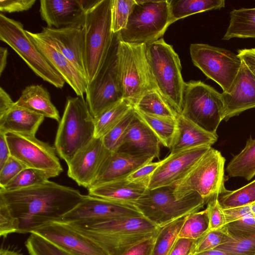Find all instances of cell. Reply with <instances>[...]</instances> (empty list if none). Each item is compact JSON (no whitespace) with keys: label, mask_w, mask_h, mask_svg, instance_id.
<instances>
[{"label":"cell","mask_w":255,"mask_h":255,"mask_svg":"<svg viewBox=\"0 0 255 255\" xmlns=\"http://www.w3.org/2000/svg\"><path fill=\"white\" fill-rule=\"evenodd\" d=\"M217 196L212 198L208 202L207 207L205 209L209 219V231L219 229L226 224L223 209L218 202Z\"/></svg>","instance_id":"44"},{"label":"cell","mask_w":255,"mask_h":255,"mask_svg":"<svg viewBox=\"0 0 255 255\" xmlns=\"http://www.w3.org/2000/svg\"><path fill=\"white\" fill-rule=\"evenodd\" d=\"M92 0H41L39 12L48 27L83 26L87 7Z\"/></svg>","instance_id":"21"},{"label":"cell","mask_w":255,"mask_h":255,"mask_svg":"<svg viewBox=\"0 0 255 255\" xmlns=\"http://www.w3.org/2000/svg\"><path fill=\"white\" fill-rule=\"evenodd\" d=\"M135 114V110L133 107L116 126L102 137L104 145L110 152L116 151L120 147L126 132Z\"/></svg>","instance_id":"39"},{"label":"cell","mask_w":255,"mask_h":255,"mask_svg":"<svg viewBox=\"0 0 255 255\" xmlns=\"http://www.w3.org/2000/svg\"><path fill=\"white\" fill-rule=\"evenodd\" d=\"M237 55L255 76V48L240 49Z\"/></svg>","instance_id":"53"},{"label":"cell","mask_w":255,"mask_h":255,"mask_svg":"<svg viewBox=\"0 0 255 255\" xmlns=\"http://www.w3.org/2000/svg\"><path fill=\"white\" fill-rule=\"evenodd\" d=\"M77 189L48 180L13 191L0 189V200L18 223V233H31L43 225L61 221L84 198Z\"/></svg>","instance_id":"1"},{"label":"cell","mask_w":255,"mask_h":255,"mask_svg":"<svg viewBox=\"0 0 255 255\" xmlns=\"http://www.w3.org/2000/svg\"><path fill=\"white\" fill-rule=\"evenodd\" d=\"M177 130L170 153L201 146L211 147L218 139L217 134L208 132L181 115L177 118Z\"/></svg>","instance_id":"25"},{"label":"cell","mask_w":255,"mask_h":255,"mask_svg":"<svg viewBox=\"0 0 255 255\" xmlns=\"http://www.w3.org/2000/svg\"><path fill=\"white\" fill-rule=\"evenodd\" d=\"M68 224L97 243L109 255H122L133 246L156 235L160 229L143 216L87 226Z\"/></svg>","instance_id":"2"},{"label":"cell","mask_w":255,"mask_h":255,"mask_svg":"<svg viewBox=\"0 0 255 255\" xmlns=\"http://www.w3.org/2000/svg\"><path fill=\"white\" fill-rule=\"evenodd\" d=\"M134 107L141 112L160 117L176 120L178 116L156 89L145 93Z\"/></svg>","instance_id":"32"},{"label":"cell","mask_w":255,"mask_h":255,"mask_svg":"<svg viewBox=\"0 0 255 255\" xmlns=\"http://www.w3.org/2000/svg\"><path fill=\"white\" fill-rule=\"evenodd\" d=\"M175 187L173 185L147 189L132 205L144 217L161 228L177 219L199 211L207 203L196 192L177 199L174 194Z\"/></svg>","instance_id":"6"},{"label":"cell","mask_w":255,"mask_h":255,"mask_svg":"<svg viewBox=\"0 0 255 255\" xmlns=\"http://www.w3.org/2000/svg\"><path fill=\"white\" fill-rule=\"evenodd\" d=\"M171 24L192 14L225 7L224 0H168Z\"/></svg>","instance_id":"30"},{"label":"cell","mask_w":255,"mask_h":255,"mask_svg":"<svg viewBox=\"0 0 255 255\" xmlns=\"http://www.w3.org/2000/svg\"><path fill=\"white\" fill-rule=\"evenodd\" d=\"M5 136L11 156L26 167L52 172L57 176L63 171L54 146L37 139L35 135L7 132Z\"/></svg>","instance_id":"14"},{"label":"cell","mask_w":255,"mask_h":255,"mask_svg":"<svg viewBox=\"0 0 255 255\" xmlns=\"http://www.w3.org/2000/svg\"><path fill=\"white\" fill-rule=\"evenodd\" d=\"M26 33L51 66L73 89L77 96L84 97L88 82L75 65L55 49L38 33L26 30Z\"/></svg>","instance_id":"22"},{"label":"cell","mask_w":255,"mask_h":255,"mask_svg":"<svg viewBox=\"0 0 255 255\" xmlns=\"http://www.w3.org/2000/svg\"><path fill=\"white\" fill-rule=\"evenodd\" d=\"M38 33L71 62L87 78L82 26H70L60 28L42 27V30Z\"/></svg>","instance_id":"19"},{"label":"cell","mask_w":255,"mask_h":255,"mask_svg":"<svg viewBox=\"0 0 255 255\" xmlns=\"http://www.w3.org/2000/svg\"><path fill=\"white\" fill-rule=\"evenodd\" d=\"M230 20L223 39L232 38H255V8L233 9L230 13Z\"/></svg>","instance_id":"29"},{"label":"cell","mask_w":255,"mask_h":255,"mask_svg":"<svg viewBox=\"0 0 255 255\" xmlns=\"http://www.w3.org/2000/svg\"><path fill=\"white\" fill-rule=\"evenodd\" d=\"M154 158L152 155H134L119 151L111 152L88 189L126 178Z\"/></svg>","instance_id":"23"},{"label":"cell","mask_w":255,"mask_h":255,"mask_svg":"<svg viewBox=\"0 0 255 255\" xmlns=\"http://www.w3.org/2000/svg\"><path fill=\"white\" fill-rule=\"evenodd\" d=\"M180 115L206 131L217 134L224 118L222 93L201 81L185 82Z\"/></svg>","instance_id":"9"},{"label":"cell","mask_w":255,"mask_h":255,"mask_svg":"<svg viewBox=\"0 0 255 255\" xmlns=\"http://www.w3.org/2000/svg\"><path fill=\"white\" fill-rule=\"evenodd\" d=\"M119 50L124 99L134 107L145 93L157 88L147 61L144 44L120 40Z\"/></svg>","instance_id":"12"},{"label":"cell","mask_w":255,"mask_h":255,"mask_svg":"<svg viewBox=\"0 0 255 255\" xmlns=\"http://www.w3.org/2000/svg\"><path fill=\"white\" fill-rule=\"evenodd\" d=\"M35 2V0H0V10L1 13L21 12L31 8Z\"/></svg>","instance_id":"50"},{"label":"cell","mask_w":255,"mask_h":255,"mask_svg":"<svg viewBox=\"0 0 255 255\" xmlns=\"http://www.w3.org/2000/svg\"><path fill=\"white\" fill-rule=\"evenodd\" d=\"M221 208L228 209L240 207L255 201V180L234 191L223 185L217 196Z\"/></svg>","instance_id":"35"},{"label":"cell","mask_w":255,"mask_h":255,"mask_svg":"<svg viewBox=\"0 0 255 255\" xmlns=\"http://www.w3.org/2000/svg\"><path fill=\"white\" fill-rule=\"evenodd\" d=\"M135 0H112L111 25L115 34L124 29L127 24Z\"/></svg>","instance_id":"42"},{"label":"cell","mask_w":255,"mask_h":255,"mask_svg":"<svg viewBox=\"0 0 255 255\" xmlns=\"http://www.w3.org/2000/svg\"><path fill=\"white\" fill-rule=\"evenodd\" d=\"M147 187L146 184L130 182L126 178L89 188L88 195L114 202L132 205L134 201L146 192Z\"/></svg>","instance_id":"26"},{"label":"cell","mask_w":255,"mask_h":255,"mask_svg":"<svg viewBox=\"0 0 255 255\" xmlns=\"http://www.w3.org/2000/svg\"><path fill=\"white\" fill-rule=\"evenodd\" d=\"M156 236L133 246L122 255H151Z\"/></svg>","instance_id":"52"},{"label":"cell","mask_w":255,"mask_h":255,"mask_svg":"<svg viewBox=\"0 0 255 255\" xmlns=\"http://www.w3.org/2000/svg\"><path fill=\"white\" fill-rule=\"evenodd\" d=\"M0 255H21L17 252L1 247Z\"/></svg>","instance_id":"58"},{"label":"cell","mask_w":255,"mask_h":255,"mask_svg":"<svg viewBox=\"0 0 255 255\" xmlns=\"http://www.w3.org/2000/svg\"><path fill=\"white\" fill-rule=\"evenodd\" d=\"M226 224L232 221L245 218L255 217V201L231 209L223 210Z\"/></svg>","instance_id":"48"},{"label":"cell","mask_w":255,"mask_h":255,"mask_svg":"<svg viewBox=\"0 0 255 255\" xmlns=\"http://www.w3.org/2000/svg\"><path fill=\"white\" fill-rule=\"evenodd\" d=\"M160 163V161L147 163L133 171L127 179L130 182L142 183L148 185L151 176Z\"/></svg>","instance_id":"49"},{"label":"cell","mask_w":255,"mask_h":255,"mask_svg":"<svg viewBox=\"0 0 255 255\" xmlns=\"http://www.w3.org/2000/svg\"><path fill=\"white\" fill-rule=\"evenodd\" d=\"M94 137V118L84 97H67L54 141L58 155L67 164Z\"/></svg>","instance_id":"5"},{"label":"cell","mask_w":255,"mask_h":255,"mask_svg":"<svg viewBox=\"0 0 255 255\" xmlns=\"http://www.w3.org/2000/svg\"><path fill=\"white\" fill-rule=\"evenodd\" d=\"M56 176L57 175L52 172L27 167L21 171L5 187L0 189L6 191L19 190L41 184Z\"/></svg>","instance_id":"37"},{"label":"cell","mask_w":255,"mask_h":255,"mask_svg":"<svg viewBox=\"0 0 255 255\" xmlns=\"http://www.w3.org/2000/svg\"><path fill=\"white\" fill-rule=\"evenodd\" d=\"M215 249L231 255H255V234L244 236L230 235L228 241Z\"/></svg>","instance_id":"40"},{"label":"cell","mask_w":255,"mask_h":255,"mask_svg":"<svg viewBox=\"0 0 255 255\" xmlns=\"http://www.w3.org/2000/svg\"><path fill=\"white\" fill-rule=\"evenodd\" d=\"M8 51L7 48L3 47H0V76H1L7 63Z\"/></svg>","instance_id":"56"},{"label":"cell","mask_w":255,"mask_h":255,"mask_svg":"<svg viewBox=\"0 0 255 255\" xmlns=\"http://www.w3.org/2000/svg\"><path fill=\"white\" fill-rule=\"evenodd\" d=\"M15 104L45 118L52 119L58 122L60 121L59 112L52 103L49 92L42 85H32L26 87Z\"/></svg>","instance_id":"28"},{"label":"cell","mask_w":255,"mask_h":255,"mask_svg":"<svg viewBox=\"0 0 255 255\" xmlns=\"http://www.w3.org/2000/svg\"><path fill=\"white\" fill-rule=\"evenodd\" d=\"M133 107L128 101L123 99L95 118V137L102 138Z\"/></svg>","instance_id":"34"},{"label":"cell","mask_w":255,"mask_h":255,"mask_svg":"<svg viewBox=\"0 0 255 255\" xmlns=\"http://www.w3.org/2000/svg\"><path fill=\"white\" fill-rule=\"evenodd\" d=\"M26 168L21 162L11 156L0 168V188L5 187L21 171Z\"/></svg>","instance_id":"47"},{"label":"cell","mask_w":255,"mask_h":255,"mask_svg":"<svg viewBox=\"0 0 255 255\" xmlns=\"http://www.w3.org/2000/svg\"><path fill=\"white\" fill-rule=\"evenodd\" d=\"M11 156L5 133L0 132V168Z\"/></svg>","instance_id":"55"},{"label":"cell","mask_w":255,"mask_h":255,"mask_svg":"<svg viewBox=\"0 0 255 255\" xmlns=\"http://www.w3.org/2000/svg\"><path fill=\"white\" fill-rule=\"evenodd\" d=\"M209 230V222L206 209L187 216L180 230L178 238L196 240Z\"/></svg>","instance_id":"38"},{"label":"cell","mask_w":255,"mask_h":255,"mask_svg":"<svg viewBox=\"0 0 255 255\" xmlns=\"http://www.w3.org/2000/svg\"><path fill=\"white\" fill-rule=\"evenodd\" d=\"M210 147H197L170 153L160 161L150 178L148 189L175 185L186 176Z\"/></svg>","instance_id":"17"},{"label":"cell","mask_w":255,"mask_h":255,"mask_svg":"<svg viewBox=\"0 0 255 255\" xmlns=\"http://www.w3.org/2000/svg\"><path fill=\"white\" fill-rule=\"evenodd\" d=\"M120 40L118 33L107 56L93 81L88 84L86 101L95 118L124 99L120 69Z\"/></svg>","instance_id":"8"},{"label":"cell","mask_w":255,"mask_h":255,"mask_svg":"<svg viewBox=\"0 0 255 255\" xmlns=\"http://www.w3.org/2000/svg\"><path fill=\"white\" fill-rule=\"evenodd\" d=\"M226 171L231 177H241L250 180L255 176V139L250 137L244 149L228 164Z\"/></svg>","instance_id":"31"},{"label":"cell","mask_w":255,"mask_h":255,"mask_svg":"<svg viewBox=\"0 0 255 255\" xmlns=\"http://www.w3.org/2000/svg\"><path fill=\"white\" fill-rule=\"evenodd\" d=\"M160 143L158 138L135 110L134 117L117 151L134 155H152L158 157Z\"/></svg>","instance_id":"24"},{"label":"cell","mask_w":255,"mask_h":255,"mask_svg":"<svg viewBox=\"0 0 255 255\" xmlns=\"http://www.w3.org/2000/svg\"><path fill=\"white\" fill-rule=\"evenodd\" d=\"M0 40L8 45L37 76L57 88L64 86L65 81L36 47L23 25L1 12Z\"/></svg>","instance_id":"10"},{"label":"cell","mask_w":255,"mask_h":255,"mask_svg":"<svg viewBox=\"0 0 255 255\" xmlns=\"http://www.w3.org/2000/svg\"><path fill=\"white\" fill-rule=\"evenodd\" d=\"M187 216L160 228L156 237L151 255H169Z\"/></svg>","instance_id":"36"},{"label":"cell","mask_w":255,"mask_h":255,"mask_svg":"<svg viewBox=\"0 0 255 255\" xmlns=\"http://www.w3.org/2000/svg\"><path fill=\"white\" fill-rule=\"evenodd\" d=\"M194 255H231L229 254L216 249L195 254Z\"/></svg>","instance_id":"57"},{"label":"cell","mask_w":255,"mask_h":255,"mask_svg":"<svg viewBox=\"0 0 255 255\" xmlns=\"http://www.w3.org/2000/svg\"><path fill=\"white\" fill-rule=\"evenodd\" d=\"M126 27L117 33L120 41L146 44L163 36L171 24L168 0H135Z\"/></svg>","instance_id":"7"},{"label":"cell","mask_w":255,"mask_h":255,"mask_svg":"<svg viewBox=\"0 0 255 255\" xmlns=\"http://www.w3.org/2000/svg\"><path fill=\"white\" fill-rule=\"evenodd\" d=\"M71 255H109L99 245L63 222H52L33 232ZM31 232V233H32Z\"/></svg>","instance_id":"16"},{"label":"cell","mask_w":255,"mask_h":255,"mask_svg":"<svg viewBox=\"0 0 255 255\" xmlns=\"http://www.w3.org/2000/svg\"><path fill=\"white\" fill-rule=\"evenodd\" d=\"M111 152L102 138L94 137L67 164L68 176L79 186L88 189Z\"/></svg>","instance_id":"18"},{"label":"cell","mask_w":255,"mask_h":255,"mask_svg":"<svg viewBox=\"0 0 255 255\" xmlns=\"http://www.w3.org/2000/svg\"><path fill=\"white\" fill-rule=\"evenodd\" d=\"M229 239L230 235L224 226L218 230L209 231L196 240L195 254L214 249Z\"/></svg>","instance_id":"43"},{"label":"cell","mask_w":255,"mask_h":255,"mask_svg":"<svg viewBox=\"0 0 255 255\" xmlns=\"http://www.w3.org/2000/svg\"><path fill=\"white\" fill-rule=\"evenodd\" d=\"M141 216L140 212L132 205L88 195H85L76 206L66 214L61 222L87 226L116 219Z\"/></svg>","instance_id":"15"},{"label":"cell","mask_w":255,"mask_h":255,"mask_svg":"<svg viewBox=\"0 0 255 255\" xmlns=\"http://www.w3.org/2000/svg\"><path fill=\"white\" fill-rule=\"evenodd\" d=\"M225 159L211 147L189 172L175 185L174 194L180 199L192 192H197L208 202L218 195L224 185Z\"/></svg>","instance_id":"11"},{"label":"cell","mask_w":255,"mask_h":255,"mask_svg":"<svg viewBox=\"0 0 255 255\" xmlns=\"http://www.w3.org/2000/svg\"><path fill=\"white\" fill-rule=\"evenodd\" d=\"M147 61L157 91L180 115L185 82L178 55L161 38L144 44Z\"/></svg>","instance_id":"4"},{"label":"cell","mask_w":255,"mask_h":255,"mask_svg":"<svg viewBox=\"0 0 255 255\" xmlns=\"http://www.w3.org/2000/svg\"><path fill=\"white\" fill-rule=\"evenodd\" d=\"M222 95L225 121L255 108V76L243 61L229 92Z\"/></svg>","instance_id":"20"},{"label":"cell","mask_w":255,"mask_h":255,"mask_svg":"<svg viewBox=\"0 0 255 255\" xmlns=\"http://www.w3.org/2000/svg\"><path fill=\"white\" fill-rule=\"evenodd\" d=\"M196 240L177 238L168 255H194Z\"/></svg>","instance_id":"51"},{"label":"cell","mask_w":255,"mask_h":255,"mask_svg":"<svg viewBox=\"0 0 255 255\" xmlns=\"http://www.w3.org/2000/svg\"><path fill=\"white\" fill-rule=\"evenodd\" d=\"M112 2V0H92L85 12L82 29L88 84L103 65L113 40Z\"/></svg>","instance_id":"3"},{"label":"cell","mask_w":255,"mask_h":255,"mask_svg":"<svg viewBox=\"0 0 255 255\" xmlns=\"http://www.w3.org/2000/svg\"><path fill=\"white\" fill-rule=\"evenodd\" d=\"M190 53L193 64L220 85L223 92L229 93L242 64L239 56L226 49L202 43L191 44Z\"/></svg>","instance_id":"13"},{"label":"cell","mask_w":255,"mask_h":255,"mask_svg":"<svg viewBox=\"0 0 255 255\" xmlns=\"http://www.w3.org/2000/svg\"><path fill=\"white\" fill-rule=\"evenodd\" d=\"M29 255H71L50 241L31 233L25 243Z\"/></svg>","instance_id":"41"},{"label":"cell","mask_w":255,"mask_h":255,"mask_svg":"<svg viewBox=\"0 0 255 255\" xmlns=\"http://www.w3.org/2000/svg\"><path fill=\"white\" fill-rule=\"evenodd\" d=\"M18 223L12 215L5 203L0 200V236L6 238L9 234L17 233Z\"/></svg>","instance_id":"46"},{"label":"cell","mask_w":255,"mask_h":255,"mask_svg":"<svg viewBox=\"0 0 255 255\" xmlns=\"http://www.w3.org/2000/svg\"><path fill=\"white\" fill-rule=\"evenodd\" d=\"M135 109L139 117L158 138L161 143L170 148L177 130V120L147 114Z\"/></svg>","instance_id":"33"},{"label":"cell","mask_w":255,"mask_h":255,"mask_svg":"<svg viewBox=\"0 0 255 255\" xmlns=\"http://www.w3.org/2000/svg\"><path fill=\"white\" fill-rule=\"evenodd\" d=\"M228 234L233 236H244L255 234V217L237 220L224 226Z\"/></svg>","instance_id":"45"},{"label":"cell","mask_w":255,"mask_h":255,"mask_svg":"<svg viewBox=\"0 0 255 255\" xmlns=\"http://www.w3.org/2000/svg\"><path fill=\"white\" fill-rule=\"evenodd\" d=\"M45 117L26 108L14 106L0 118V132L35 135Z\"/></svg>","instance_id":"27"},{"label":"cell","mask_w":255,"mask_h":255,"mask_svg":"<svg viewBox=\"0 0 255 255\" xmlns=\"http://www.w3.org/2000/svg\"><path fill=\"white\" fill-rule=\"evenodd\" d=\"M15 102L2 88H0V118L4 116L14 105Z\"/></svg>","instance_id":"54"}]
</instances>
